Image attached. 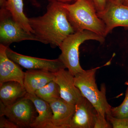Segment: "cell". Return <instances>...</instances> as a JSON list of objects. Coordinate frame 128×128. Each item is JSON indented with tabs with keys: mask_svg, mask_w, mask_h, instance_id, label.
Listing matches in <instances>:
<instances>
[{
	"mask_svg": "<svg viewBox=\"0 0 128 128\" xmlns=\"http://www.w3.org/2000/svg\"><path fill=\"white\" fill-rule=\"evenodd\" d=\"M34 34L40 42L59 47L64 40L75 32L62 2L52 1L43 16L28 18Z\"/></svg>",
	"mask_w": 128,
	"mask_h": 128,
	"instance_id": "1",
	"label": "cell"
},
{
	"mask_svg": "<svg viewBox=\"0 0 128 128\" xmlns=\"http://www.w3.org/2000/svg\"><path fill=\"white\" fill-rule=\"evenodd\" d=\"M68 19L75 32L90 31L104 37L106 26L98 17L95 6L90 0H76L73 4L62 3Z\"/></svg>",
	"mask_w": 128,
	"mask_h": 128,
	"instance_id": "2",
	"label": "cell"
},
{
	"mask_svg": "<svg viewBox=\"0 0 128 128\" xmlns=\"http://www.w3.org/2000/svg\"><path fill=\"white\" fill-rule=\"evenodd\" d=\"M99 68L96 67L87 70H84L74 76V82L82 96L96 108L98 114L106 117V115L110 114L112 106L107 100L105 84L102 85L100 90L96 83V72Z\"/></svg>",
	"mask_w": 128,
	"mask_h": 128,
	"instance_id": "3",
	"label": "cell"
},
{
	"mask_svg": "<svg viewBox=\"0 0 128 128\" xmlns=\"http://www.w3.org/2000/svg\"><path fill=\"white\" fill-rule=\"evenodd\" d=\"M88 40L103 43L105 37L88 30L76 32L64 40L60 46L61 53L58 58L74 76L84 70L80 64L79 48L82 43Z\"/></svg>",
	"mask_w": 128,
	"mask_h": 128,
	"instance_id": "4",
	"label": "cell"
},
{
	"mask_svg": "<svg viewBox=\"0 0 128 128\" xmlns=\"http://www.w3.org/2000/svg\"><path fill=\"white\" fill-rule=\"evenodd\" d=\"M37 113L34 104L29 98L24 97L9 106L0 101V117L5 116L19 128H30Z\"/></svg>",
	"mask_w": 128,
	"mask_h": 128,
	"instance_id": "5",
	"label": "cell"
},
{
	"mask_svg": "<svg viewBox=\"0 0 128 128\" xmlns=\"http://www.w3.org/2000/svg\"><path fill=\"white\" fill-rule=\"evenodd\" d=\"M25 40L40 42L34 34L29 33L16 22L6 9L0 12V44L8 47L12 43Z\"/></svg>",
	"mask_w": 128,
	"mask_h": 128,
	"instance_id": "6",
	"label": "cell"
},
{
	"mask_svg": "<svg viewBox=\"0 0 128 128\" xmlns=\"http://www.w3.org/2000/svg\"><path fill=\"white\" fill-rule=\"evenodd\" d=\"M97 15L105 24L106 36L117 27L128 28V6L123 3L108 0L105 9Z\"/></svg>",
	"mask_w": 128,
	"mask_h": 128,
	"instance_id": "7",
	"label": "cell"
},
{
	"mask_svg": "<svg viewBox=\"0 0 128 128\" xmlns=\"http://www.w3.org/2000/svg\"><path fill=\"white\" fill-rule=\"evenodd\" d=\"M8 57L20 66L28 70H40L56 73L66 68L64 64L58 58L48 60L27 56L18 54L8 47L6 49Z\"/></svg>",
	"mask_w": 128,
	"mask_h": 128,
	"instance_id": "8",
	"label": "cell"
},
{
	"mask_svg": "<svg viewBox=\"0 0 128 128\" xmlns=\"http://www.w3.org/2000/svg\"><path fill=\"white\" fill-rule=\"evenodd\" d=\"M97 114L93 105L82 96L75 105L70 128H94Z\"/></svg>",
	"mask_w": 128,
	"mask_h": 128,
	"instance_id": "9",
	"label": "cell"
},
{
	"mask_svg": "<svg viewBox=\"0 0 128 128\" xmlns=\"http://www.w3.org/2000/svg\"><path fill=\"white\" fill-rule=\"evenodd\" d=\"M55 73L54 80L59 86L60 97L72 105H75L82 96L74 82V76L68 70L62 69Z\"/></svg>",
	"mask_w": 128,
	"mask_h": 128,
	"instance_id": "10",
	"label": "cell"
},
{
	"mask_svg": "<svg viewBox=\"0 0 128 128\" xmlns=\"http://www.w3.org/2000/svg\"><path fill=\"white\" fill-rule=\"evenodd\" d=\"M7 48L0 44V84L7 82L15 81L24 86L25 72L19 65L8 57L6 51Z\"/></svg>",
	"mask_w": 128,
	"mask_h": 128,
	"instance_id": "11",
	"label": "cell"
},
{
	"mask_svg": "<svg viewBox=\"0 0 128 128\" xmlns=\"http://www.w3.org/2000/svg\"><path fill=\"white\" fill-rule=\"evenodd\" d=\"M48 103L53 112V128H70L75 105L70 104L60 97Z\"/></svg>",
	"mask_w": 128,
	"mask_h": 128,
	"instance_id": "12",
	"label": "cell"
},
{
	"mask_svg": "<svg viewBox=\"0 0 128 128\" xmlns=\"http://www.w3.org/2000/svg\"><path fill=\"white\" fill-rule=\"evenodd\" d=\"M24 97L32 101L38 114L31 124L30 128H53V112L50 104L35 94L27 92Z\"/></svg>",
	"mask_w": 128,
	"mask_h": 128,
	"instance_id": "13",
	"label": "cell"
},
{
	"mask_svg": "<svg viewBox=\"0 0 128 128\" xmlns=\"http://www.w3.org/2000/svg\"><path fill=\"white\" fill-rule=\"evenodd\" d=\"M55 73L40 70H28L25 72L24 84L27 92L34 94L38 90L54 80Z\"/></svg>",
	"mask_w": 128,
	"mask_h": 128,
	"instance_id": "14",
	"label": "cell"
},
{
	"mask_svg": "<svg viewBox=\"0 0 128 128\" xmlns=\"http://www.w3.org/2000/svg\"><path fill=\"white\" fill-rule=\"evenodd\" d=\"M26 93L24 86L17 82H7L0 84V101L6 106L16 103Z\"/></svg>",
	"mask_w": 128,
	"mask_h": 128,
	"instance_id": "15",
	"label": "cell"
},
{
	"mask_svg": "<svg viewBox=\"0 0 128 128\" xmlns=\"http://www.w3.org/2000/svg\"><path fill=\"white\" fill-rule=\"evenodd\" d=\"M22 0H7L6 9L10 12L14 20L29 33L34 34L28 18L24 14Z\"/></svg>",
	"mask_w": 128,
	"mask_h": 128,
	"instance_id": "16",
	"label": "cell"
},
{
	"mask_svg": "<svg viewBox=\"0 0 128 128\" xmlns=\"http://www.w3.org/2000/svg\"><path fill=\"white\" fill-rule=\"evenodd\" d=\"M34 94L48 102L60 98L59 86L54 80L38 90Z\"/></svg>",
	"mask_w": 128,
	"mask_h": 128,
	"instance_id": "17",
	"label": "cell"
},
{
	"mask_svg": "<svg viewBox=\"0 0 128 128\" xmlns=\"http://www.w3.org/2000/svg\"><path fill=\"white\" fill-rule=\"evenodd\" d=\"M110 115L116 118L128 117V86L123 102L118 106L111 108Z\"/></svg>",
	"mask_w": 128,
	"mask_h": 128,
	"instance_id": "18",
	"label": "cell"
},
{
	"mask_svg": "<svg viewBox=\"0 0 128 128\" xmlns=\"http://www.w3.org/2000/svg\"><path fill=\"white\" fill-rule=\"evenodd\" d=\"M107 119L114 128H128V117L116 118L110 114L106 115Z\"/></svg>",
	"mask_w": 128,
	"mask_h": 128,
	"instance_id": "19",
	"label": "cell"
},
{
	"mask_svg": "<svg viewBox=\"0 0 128 128\" xmlns=\"http://www.w3.org/2000/svg\"><path fill=\"white\" fill-rule=\"evenodd\" d=\"M112 125L106 120V117L97 114L95 121L94 128H112Z\"/></svg>",
	"mask_w": 128,
	"mask_h": 128,
	"instance_id": "20",
	"label": "cell"
},
{
	"mask_svg": "<svg viewBox=\"0 0 128 128\" xmlns=\"http://www.w3.org/2000/svg\"><path fill=\"white\" fill-rule=\"evenodd\" d=\"M16 124L4 116L0 117V128H18Z\"/></svg>",
	"mask_w": 128,
	"mask_h": 128,
	"instance_id": "21",
	"label": "cell"
},
{
	"mask_svg": "<svg viewBox=\"0 0 128 128\" xmlns=\"http://www.w3.org/2000/svg\"><path fill=\"white\" fill-rule=\"evenodd\" d=\"M96 8L97 12L102 11L105 9L108 0H90Z\"/></svg>",
	"mask_w": 128,
	"mask_h": 128,
	"instance_id": "22",
	"label": "cell"
},
{
	"mask_svg": "<svg viewBox=\"0 0 128 128\" xmlns=\"http://www.w3.org/2000/svg\"><path fill=\"white\" fill-rule=\"evenodd\" d=\"M52 1H55L58 2H70L72 1H76V0H52Z\"/></svg>",
	"mask_w": 128,
	"mask_h": 128,
	"instance_id": "23",
	"label": "cell"
},
{
	"mask_svg": "<svg viewBox=\"0 0 128 128\" xmlns=\"http://www.w3.org/2000/svg\"><path fill=\"white\" fill-rule=\"evenodd\" d=\"M116 2L119 3H123V4L124 0H114Z\"/></svg>",
	"mask_w": 128,
	"mask_h": 128,
	"instance_id": "24",
	"label": "cell"
},
{
	"mask_svg": "<svg viewBox=\"0 0 128 128\" xmlns=\"http://www.w3.org/2000/svg\"><path fill=\"white\" fill-rule=\"evenodd\" d=\"M123 4L126 6H128V0H124Z\"/></svg>",
	"mask_w": 128,
	"mask_h": 128,
	"instance_id": "25",
	"label": "cell"
}]
</instances>
